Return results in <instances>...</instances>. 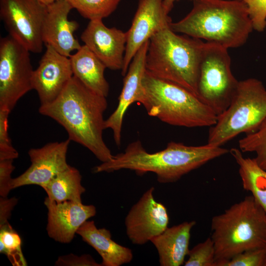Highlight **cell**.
Returning <instances> with one entry per match:
<instances>
[{"instance_id": "603a6c76", "label": "cell", "mask_w": 266, "mask_h": 266, "mask_svg": "<svg viewBox=\"0 0 266 266\" xmlns=\"http://www.w3.org/2000/svg\"><path fill=\"white\" fill-rule=\"evenodd\" d=\"M81 175L76 168L69 166L53 177L42 188L47 198L56 202L65 201H82L85 192L81 184Z\"/></svg>"}, {"instance_id": "52a82bcc", "label": "cell", "mask_w": 266, "mask_h": 266, "mask_svg": "<svg viewBox=\"0 0 266 266\" xmlns=\"http://www.w3.org/2000/svg\"><path fill=\"white\" fill-rule=\"evenodd\" d=\"M266 119V88L249 78L239 81L229 105L210 127L207 143L222 146L242 133L256 131Z\"/></svg>"}, {"instance_id": "30bf717a", "label": "cell", "mask_w": 266, "mask_h": 266, "mask_svg": "<svg viewBox=\"0 0 266 266\" xmlns=\"http://www.w3.org/2000/svg\"><path fill=\"white\" fill-rule=\"evenodd\" d=\"M46 11L47 6L36 0H0V17L8 35L33 53L43 49Z\"/></svg>"}, {"instance_id": "7c38bea8", "label": "cell", "mask_w": 266, "mask_h": 266, "mask_svg": "<svg viewBox=\"0 0 266 266\" xmlns=\"http://www.w3.org/2000/svg\"><path fill=\"white\" fill-rule=\"evenodd\" d=\"M163 0H139L131 26L127 32V40L124 66L126 74L129 65L139 48L155 33L170 27L171 18L165 10Z\"/></svg>"}, {"instance_id": "e0dca14e", "label": "cell", "mask_w": 266, "mask_h": 266, "mask_svg": "<svg viewBox=\"0 0 266 266\" xmlns=\"http://www.w3.org/2000/svg\"><path fill=\"white\" fill-rule=\"evenodd\" d=\"M72 9L66 0H58L47 6L42 30L44 44L68 57L82 46L74 35L79 24L68 18Z\"/></svg>"}, {"instance_id": "4316f807", "label": "cell", "mask_w": 266, "mask_h": 266, "mask_svg": "<svg viewBox=\"0 0 266 266\" xmlns=\"http://www.w3.org/2000/svg\"><path fill=\"white\" fill-rule=\"evenodd\" d=\"M188 256L185 266H216L215 247L211 237L190 249Z\"/></svg>"}, {"instance_id": "83f0119b", "label": "cell", "mask_w": 266, "mask_h": 266, "mask_svg": "<svg viewBox=\"0 0 266 266\" xmlns=\"http://www.w3.org/2000/svg\"><path fill=\"white\" fill-rule=\"evenodd\" d=\"M10 111L0 108V161L14 160L18 153L12 146L8 133V118Z\"/></svg>"}, {"instance_id": "3957f363", "label": "cell", "mask_w": 266, "mask_h": 266, "mask_svg": "<svg viewBox=\"0 0 266 266\" xmlns=\"http://www.w3.org/2000/svg\"><path fill=\"white\" fill-rule=\"evenodd\" d=\"M170 28L228 49L244 45L254 30L247 5L240 0H193L191 11Z\"/></svg>"}, {"instance_id": "44dd1931", "label": "cell", "mask_w": 266, "mask_h": 266, "mask_svg": "<svg viewBox=\"0 0 266 266\" xmlns=\"http://www.w3.org/2000/svg\"><path fill=\"white\" fill-rule=\"evenodd\" d=\"M73 76L96 94L107 97L109 85L104 76L103 63L83 45L69 57Z\"/></svg>"}, {"instance_id": "9a60e30c", "label": "cell", "mask_w": 266, "mask_h": 266, "mask_svg": "<svg viewBox=\"0 0 266 266\" xmlns=\"http://www.w3.org/2000/svg\"><path fill=\"white\" fill-rule=\"evenodd\" d=\"M85 45L105 66L113 70H122L127 40V32L108 28L102 19L90 20L81 35Z\"/></svg>"}, {"instance_id": "7402d4cb", "label": "cell", "mask_w": 266, "mask_h": 266, "mask_svg": "<svg viewBox=\"0 0 266 266\" xmlns=\"http://www.w3.org/2000/svg\"><path fill=\"white\" fill-rule=\"evenodd\" d=\"M229 153L238 165L243 188L251 193L266 213V170L258 165L254 158L244 157L239 149L232 148Z\"/></svg>"}, {"instance_id": "d4e9b609", "label": "cell", "mask_w": 266, "mask_h": 266, "mask_svg": "<svg viewBox=\"0 0 266 266\" xmlns=\"http://www.w3.org/2000/svg\"><path fill=\"white\" fill-rule=\"evenodd\" d=\"M242 152H254L258 165L266 170V119L255 132L245 134L238 141Z\"/></svg>"}, {"instance_id": "ba28073f", "label": "cell", "mask_w": 266, "mask_h": 266, "mask_svg": "<svg viewBox=\"0 0 266 266\" xmlns=\"http://www.w3.org/2000/svg\"><path fill=\"white\" fill-rule=\"evenodd\" d=\"M228 49L205 42L198 83L199 98L218 116L229 105L238 82L231 68Z\"/></svg>"}, {"instance_id": "4fadbf2b", "label": "cell", "mask_w": 266, "mask_h": 266, "mask_svg": "<svg viewBox=\"0 0 266 266\" xmlns=\"http://www.w3.org/2000/svg\"><path fill=\"white\" fill-rule=\"evenodd\" d=\"M69 139L46 144L38 148H32L28 154L31 162L30 166L22 174L13 178L12 189L28 185L44 187L53 177L67 168L66 154Z\"/></svg>"}, {"instance_id": "7a4b0ae2", "label": "cell", "mask_w": 266, "mask_h": 266, "mask_svg": "<svg viewBox=\"0 0 266 266\" xmlns=\"http://www.w3.org/2000/svg\"><path fill=\"white\" fill-rule=\"evenodd\" d=\"M229 152L227 148L208 143L189 146L171 141L165 149L149 153L143 148L141 141L137 140L129 144L124 152L113 156L111 160L96 166L94 172H111L129 169L139 175L152 172L156 175L159 182L172 183Z\"/></svg>"}, {"instance_id": "9c48e42d", "label": "cell", "mask_w": 266, "mask_h": 266, "mask_svg": "<svg viewBox=\"0 0 266 266\" xmlns=\"http://www.w3.org/2000/svg\"><path fill=\"white\" fill-rule=\"evenodd\" d=\"M30 52L8 35L0 40V108L11 111L33 88Z\"/></svg>"}, {"instance_id": "2e32d148", "label": "cell", "mask_w": 266, "mask_h": 266, "mask_svg": "<svg viewBox=\"0 0 266 266\" xmlns=\"http://www.w3.org/2000/svg\"><path fill=\"white\" fill-rule=\"evenodd\" d=\"M149 40L137 51L133 58L123 79L117 108L104 121L105 129H111L117 146L121 143L123 119L130 106L139 103L143 94L142 79L146 71V57Z\"/></svg>"}, {"instance_id": "6da1fadb", "label": "cell", "mask_w": 266, "mask_h": 266, "mask_svg": "<svg viewBox=\"0 0 266 266\" xmlns=\"http://www.w3.org/2000/svg\"><path fill=\"white\" fill-rule=\"evenodd\" d=\"M106 97L99 95L73 76L53 101L40 105L39 112L49 117L66 130L70 140L89 150L102 163L113 156L103 139Z\"/></svg>"}, {"instance_id": "277c9868", "label": "cell", "mask_w": 266, "mask_h": 266, "mask_svg": "<svg viewBox=\"0 0 266 266\" xmlns=\"http://www.w3.org/2000/svg\"><path fill=\"white\" fill-rule=\"evenodd\" d=\"M204 42L185 34H178L170 27L165 28L149 40L146 70L155 77L182 86L198 97L200 66Z\"/></svg>"}, {"instance_id": "1f68e13d", "label": "cell", "mask_w": 266, "mask_h": 266, "mask_svg": "<svg viewBox=\"0 0 266 266\" xmlns=\"http://www.w3.org/2000/svg\"><path fill=\"white\" fill-rule=\"evenodd\" d=\"M55 266H101L89 255L80 256L72 254L59 257L55 263Z\"/></svg>"}, {"instance_id": "cb8c5ba5", "label": "cell", "mask_w": 266, "mask_h": 266, "mask_svg": "<svg viewBox=\"0 0 266 266\" xmlns=\"http://www.w3.org/2000/svg\"><path fill=\"white\" fill-rule=\"evenodd\" d=\"M84 18L103 19L111 14L121 0H66Z\"/></svg>"}, {"instance_id": "d6986e66", "label": "cell", "mask_w": 266, "mask_h": 266, "mask_svg": "<svg viewBox=\"0 0 266 266\" xmlns=\"http://www.w3.org/2000/svg\"><path fill=\"white\" fill-rule=\"evenodd\" d=\"M195 221H185L167 227L150 241L156 247L161 266H180L188 255L191 231L196 225Z\"/></svg>"}, {"instance_id": "f1b7e54d", "label": "cell", "mask_w": 266, "mask_h": 266, "mask_svg": "<svg viewBox=\"0 0 266 266\" xmlns=\"http://www.w3.org/2000/svg\"><path fill=\"white\" fill-rule=\"evenodd\" d=\"M223 266H266V248L245 251L234 256Z\"/></svg>"}, {"instance_id": "484cf974", "label": "cell", "mask_w": 266, "mask_h": 266, "mask_svg": "<svg viewBox=\"0 0 266 266\" xmlns=\"http://www.w3.org/2000/svg\"><path fill=\"white\" fill-rule=\"evenodd\" d=\"M0 252L9 258L14 265L25 266L21 250V239L9 224L0 227Z\"/></svg>"}, {"instance_id": "d6a6232c", "label": "cell", "mask_w": 266, "mask_h": 266, "mask_svg": "<svg viewBox=\"0 0 266 266\" xmlns=\"http://www.w3.org/2000/svg\"><path fill=\"white\" fill-rule=\"evenodd\" d=\"M17 202V199L15 198L8 199L7 197L3 198L0 197V227L9 224L8 219L10 216L12 210Z\"/></svg>"}, {"instance_id": "4dcf8cb0", "label": "cell", "mask_w": 266, "mask_h": 266, "mask_svg": "<svg viewBox=\"0 0 266 266\" xmlns=\"http://www.w3.org/2000/svg\"><path fill=\"white\" fill-rule=\"evenodd\" d=\"M13 160L0 161V195L6 198L9 192L12 190L11 173L15 167L13 165Z\"/></svg>"}, {"instance_id": "f546056e", "label": "cell", "mask_w": 266, "mask_h": 266, "mask_svg": "<svg viewBox=\"0 0 266 266\" xmlns=\"http://www.w3.org/2000/svg\"><path fill=\"white\" fill-rule=\"evenodd\" d=\"M246 4L253 29L263 32L266 28V0H240Z\"/></svg>"}, {"instance_id": "ffe728a7", "label": "cell", "mask_w": 266, "mask_h": 266, "mask_svg": "<svg viewBox=\"0 0 266 266\" xmlns=\"http://www.w3.org/2000/svg\"><path fill=\"white\" fill-rule=\"evenodd\" d=\"M76 233L100 254L102 266H120L129 263L133 258L131 249L115 242L109 230L97 228L93 221L84 222Z\"/></svg>"}, {"instance_id": "8992f818", "label": "cell", "mask_w": 266, "mask_h": 266, "mask_svg": "<svg viewBox=\"0 0 266 266\" xmlns=\"http://www.w3.org/2000/svg\"><path fill=\"white\" fill-rule=\"evenodd\" d=\"M142 82L143 94L139 103L149 116L186 128L210 127L216 123V113L182 86L155 77L146 70Z\"/></svg>"}, {"instance_id": "836d02e7", "label": "cell", "mask_w": 266, "mask_h": 266, "mask_svg": "<svg viewBox=\"0 0 266 266\" xmlns=\"http://www.w3.org/2000/svg\"><path fill=\"white\" fill-rule=\"evenodd\" d=\"M178 0H163V3L164 7L167 13H169L173 7L174 3Z\"/></svg>"}, {"instance_id": "5bb4252c", "label": "cell", "mask_w": 266, "mask_h": 266, "mask_svg": "<svg viewBox=\"0 0 266 266\" xmlns=\"http://www.w3.org/2000/svg\"><path fill=\"white\" fill-rule=\"evenodd\" d=\"M46 48L33 76V88L37 93L40 105L54 100L73 76L69 57L50 46Z\"/></svg>"}, {"instance_id": "e575fe53", "label": "cell", "mask_w": 266, "mask_h": 266, "mask_svg": "<svg viewBox=\"0 0 266 266\" xmlns=\"http://www.w3.org/2000/svg\"><path fill=\"white\" fill-rule=\"evenodd\" d=\"M40 3L47 6L48 5H50L53 3L55 2L58 0H36Z\"/></svg>"}, {"instance_id": "ac0fdd59", "label": "cell", "mask_w": 266, "mask_h": 266, "mask_svg": "<svg viewBox=\"0 0 266 266\" xmlns=\"http://www.w3.org/2000/svg\"><path fill=\"white\" fill-rule=\"evenodd\" d=\"M44 204L48 209V234L63 243L71 241L82 224L96 214L93 205H85L82 201L56 202L46 197Z\"/></svg>"}, {"instance_id": "5b68a950", "label": "cell", "mask_w": 266, "mask_h": 266, "mask_svg": "<svg viewBox=\"0 0 266 266\" xmlns=\"http://www.w3.org/2000/svg\"><path fill=\"white\" fill-rule=\"evenodd\" d=\"M211 229L216 266L245 251L266 248V213L252 195L213 216Z\"/></svg>"}, {"instance_id": "8fae6325", "label": "cell", "mask_w": 266, "mask_h": 266, "mask_svg": "<svg viewBox=\"0 0 266 266\" xmlns=\"http://www.w3.org/2000/svg\"><path fill=\"white\" fill-rule=\"evenodd\" d=\"M154 191L152 187L144 193L125 218L126 233L133 244H145L167 228L166 208L155 200Z\"/></svg>"}]
</instances>
